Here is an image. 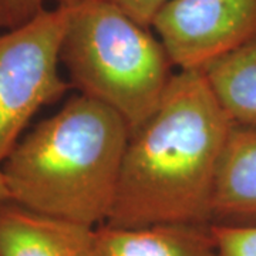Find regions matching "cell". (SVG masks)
Returning a JSON list of instances; mask_svg holds the SVG:
<instances>
[{
	"label": "cell",
	"mask_w": 256,
	"mask_h": 256,
	"mask_svg": "<svg viewBox=\"0 0 256 256\" xmlns=\"http://www.w3.org/2000/svg\"><path fill=\"white\" fill-rule=\"evenodd\" d=\"M6 200H10L9 191H8V186H6V182H4L3 174L0 171V202L6 201Z\"/></svg>",
	"instance_id": "obj_14"
},
{
	"label": "cell",
	"mask_w": 256,
	"mask_h": 256,
	"mask_svg": "<svg viewBox=\"0 0 256 256\" xmlns=\"http://www.w3.org/2000/svg\"><path fill=\"white\" fill-rule=\"evenodd\" d=\"M151 28L180 70H204L256 38V0H170Z\"/></svg>",
	"instance_id": "obj_5"
},
{
	"label": "cell",
	"mask_w": 256,
	"mask_h": 256,
	"mask_svg": "<svg viewBox=\"0 0 256 256\" xmlns=\"http://www.w3.org/2000/svg\"><path fill=\"white\" fill-rule=\"evenodd\" d=\"M234 128L202 70H180L152 116L131 131L107 225L210 224Z\"/></svg>",
	"instance_id": "obj_1"
},
{
	"label": "cell",
	"mask_w": 256,
	"mask_h": 256,
	"mask_svg": "<svg viewBox=\"0 0 256 256\" xmlns=\"http://www.w3.org/2000/svg\"><path fill=\"white\" fill-rule=\"evenodd\" d=\"M212 225L256 226V130L234 126L212 198Z\"/></svg>",
	"instance_id": "obj_7"
},
{
	"label": "cell",
	"mask_w": 256,
	"mask_h": 256,
	"mask_svg": "<svg viewBox=\"0 0 256 256\" xmlns=\"http://www.w3.org/2000/svg\"><path fill=\"white\" fill-rule=\"evenodd\" d=\"M98 256H215L212 224H156L96 228Z\"/></svg>",
	"instance_id": "obj_8"
},
{
	"label": "cell",
	"mask_w": 256,
	"mask_h": 256,
	"mask_svg": "<svg viewBox=\"0 0 256 256\" xmlns=\"http://www.w3.org/2000/svg\"><path fill=\"white\" fill-rule=\"evenodd\" d=\"M215 256H256V226L212 225Z\"/></svg>",
	"instance_id": "obj_10"
},
{
	"label": "cell",
	"mask_w": 256,
	"mask_h": 256,
	"mask_svg": "<svg viewBox=\"0 0 256 256\" xmlns=\"http://www.w3.org/2000/svg\"><path fill=\"white\" fill-rule=\"evenodd\" d=\"M0 256H98L96 228L0 202Z\"/></svg>",
	"instance_id": "obj_6"
},
{
	"label": "cell",
	"mask_w": 256,
	"mask_h": 256,
	"mask_svg": "<svg viewBox=\"0 0 256 256\" xmlns=\"http://www.w3.org/2000/svg\"><path fill=\"white\" fill-rule=\"evenodd\" d=\"M42 10H44L42 0H0V30L18 28Z\"/></svg>",
	"instance_id": "obj_11"
},
{
	"label": "cell",
	"mask_w": 256,
	"mask_h": 256,
	"mask_svg": "<svg viewBox=\"0 0 256 256\" xmlns=\"http://www.w3.org/2000/svg\"><path fill=\"white\" fill-rule=\"evenodd\" d=\"M67 20L68 9L57 6L0 30V166L37 111L72 87L58 72Z\"/></svg>",
	"instance_id": "obj_4"
},
{
	"label": "cell",
	"mask_w": 256,
	"mask_h": 256,
	"mask_svg": "<svg viewBox=\"0 0 256 256\" xmlns=\"http://www.w3.org/2000/svg\"><path fill=\"white\" fill-rule=\"evenodd\" d=\"M43 3L47 2V0H42ZM56 2V4L58 6V8H66V9H72V8H76V6H78V4H82L84 3L86 0H53Z\"/></svg>",
	"instance_id": "obj_13"
},
{
	"label": "cell",
	"mask_w": 256,
	"mask_h": 256,
	"mask_svg": "<svg viewBox=\"0 0 256 256\" xmlns=\"http://www.w3.org/2000/svg\"><path fill=\"white\" fill-rule=\"evenodd\" d=\"M130 134L110 107L74 96L22 137L0 166L10 201L94 228L106 224Z\"/></svg>",
	"instance_id": "obj_2"
},
{
	"label": "cell",
	"mask_w": 256,
	"mask_h": 256,
	"mask_svg": "<svg viewBox=\"0 0 256 256\" xmlns=\"http://www.w3.org/2000/svg\"><path fill=\"white\" fill-rule=\"evenodd\" d=\"M202 72L234 126L256 130V38Z\"/></svg>",
	"instance_id": "obj_9"
},
{
	"label": "cell",
	"mask_w": 256,
	"mask_h": 256,
	"mask_svg": "<svg viewBox=\"0 0 256 256\" xmlns=\"http://www.w3.org/2000/svg\"><path fill=\"white\" fill-rule=\"evenodd\" d=\"M60 62L72 87L116 111L131 131L152 116L174 76L160 38L108 0L68 9Z\"/></svg>",
	"instance_id": "obj_3"
},
{
	"label": "cell",
	"mask_w": 256,
	"mask_h": 256,
	"mask_svg": "<svg viewBox=\"0 0 256 256\" xmlns=\"http://www.w3.org/2000/svg\"><path fill=\"white\" fill-rule=\"evenodd\" d=\"M126 14L134 18L137 23L151 28L158 12L164 8L170 0H108Z\"/></svg>",
	"instance_id": "obj_12"
}]
</instances>
